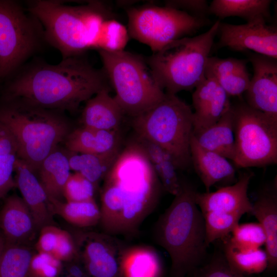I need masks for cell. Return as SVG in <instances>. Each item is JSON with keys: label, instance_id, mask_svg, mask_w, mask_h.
Listing matches in <instances>:
<instances>
[{"label": "cell", "instance_id": "cell-1", "mask_svg": "<svg viewBox=\"0 0 277 277\" xmlns=\"http://www.w3.org/2000/svg\"><path fill=\"white\" fill-rule=\"evenodd\" d=\"M100 223L105 233H135L158 202L161 183L136 141L120 153L104 179Z\"/></svg>", "mask_w": 277, "mask_h": 277}, {"label": "cell", "instance_id": "cell-2", "mask_svg": "<svg viewBox=\"0 0 277 277\" xmlns=\"http://www.w3.org/2000/svg\"><path fill=\"white\" fill-rule=\"evenodd\" d=\"M104 71L81 55L64 58L56 65L34 66L16 76L5 93L17 101L41 108L72 111L102 89L108 87Z\"/></svg>", "mask_w": 277, "mask_h": 277}, {"label": "cell", "instance_id": "cell-3", "mask_svg": "<svg viewBox=\"0 0 277 277\" xmlns=\"http://www.w3.org/2000/svg\"><path fill=\"white\" fill-rule=\"evenodd\" d=\"M196 192L192 185L182 182L155 226V240L169 255L174 277L188 275L206 258L204 220L195 202Z\"/></svg>", "mask_w": 277, "mask_h": 277}, {"label": "cell", "instance_id": "cell-4", "mask_svg": "<svg viewBox=\"0 0 277 277\" xmlns=\"http://www.w3.org/2000/svg\"><path fill=\"white\" fill-rule=\"evenodd\" d=\"M29 11L41 25L43 37L63 58L95 48L103 23L113 18L109 7L99 2L70 6L60 1L38 0L30 3Z\"/></svg>", "mask_w": 277, "mask_h": 277}, {"label": "cell", "instance_id": "cell-5", "mask_svg": "<svg viewBox=\"0 0 277 277\" xmlns=\"http://www.w3.org/2000/svg\"><path fill=\"white\" fill-rule=\"evenodd\" d=\"M0 108V121L13 134L17 157L35 172L69 133L67 122L51 110L13 101Z\"/></svg>", "mask_w": 277, "mask_h": 277}, {"label": "cell", "instance_id": "cell-6", "mask_svg": "<svg viewBox=\"0 0 277 277\" xmlns=\"http://www.w3.org/2000/svg\"><path fill=\"white\" fill-rule=\"evenodd\" d=\"M220 21L206 32L173 41L145 60L159 87L175 94L191 90L204 78L206 66Z\"/></svg>", "mask_w": 277, "mask_h": 277}, {"label": "cell", "instance_id": "cell-7", "mask_svg": "<svg viewBox=\"0 0 277 277\" xmlns=\"http://www.w3.org/2000/svg\"><path fill=\"white\" fill-rule=\"evenodd\" d=\"M193 112L176 95L165 93L157 104L133 117L137 137L163 148L174 158L179 169L191 164L190 142Z\"/></svg>", "mask_w": 277, "mask_h": 277}, {"label": "cell", "instance_id": "cell-8", "mask_svg": "<svg viewBox=\"0 0 277 277\" xmlns=\"http://www.w3.org/2000/svg\"><path fill=\"white\" fill-rule=\"evenodd\" d=\"M98 52L104 71L115 91L114 97L124 114L135 117L164 97L165 92L142 57L124 51Z\"/></svg>", "mask_w": 277, "mask_h": 277}, {"label": "cell", "instance_id": "cell-9", "mask_svg": "<svg viewBox=\"0 0 277 277\" xmlns=\"http://www.w3.org/2000/svg\"><path fill=\"white\" fill-rule=\"evenodd\" d=\"M235 155L238 168L263 167L277 163V120L240 101L232 105Z\"/></svg>", "mask_w": 277, "mask_h": 277}, {"label": "cell", "instance_id": "cell-10", "mask_svg": "<svg viewBox=\"0 0 277 277\" xmlns=\"http://www.w3.org/2000/svg\"><path fill=\"white\" fill-rule=\"evenodd\" d=\"M128 31L156 52L169 43L195 33L208 21L168 6L146 5L127 10Z\"/></svg>", "mask_w": 277, "mask_h": 277}, {"label": "cell", "instance_id": "cell-11", "mask_svg": "<svg viewBox=\"0 0 277 277\" xmlns=\"http://www.w3.org/2000/svg\"><path fill=\"white\" fill-rule=\"evenodd\" d=\"M41 35L38 22L17 2L0 0V82L35 51Z\"/></svg>", "mask_w": 277, "mask_h": 277}, {"label": "cell", "instance_id": "cell-12", "mask_svg": "<svg viewBox=\"0 0 277 277\" xmlns=\"http://www.w3.org/2000/svg\"><path fill=\"white\" fill-rule=\"evenodd\" d=\"M220 39L217 47H228L236 51L254 53L277 58V30L265 19H257L242 25L220 22Z\"/></svg>", "mask_w": 277, "mask_h": 277}, {"label": "cell", "instance_id": "cell-13", "mask_svg": "<svg viewBox=\"0 0 277 277\" xmlns=\"http://www.w3.org/2000/svg\"><path fill=\"white\" fill-rule=\"evenodd\" d=\"M78 258L92 277H116L124 246L107 233L79 232L75 241Z\"/></svg>", "mask_w": 277, "mask_h": 277}, {"label": "cell", "instance_id": "cell-14", "mask_svg": "<svg viewBox=\"0 0 277 277\" xmlns=\"http://www.w3.org/2000/svg\"><path fill=\"white\" fill-rule=\"evenodd\" d=\"M253 74L245 91L250 107L277 120V61L265 55L247 52Z\"/></svg>", "mask_w": 277, "mask_h": 277}, {"label": "cell", "instance_id": "cell-15", "mask_svg": "<svg viewBox=\"0 0 277 277\" xmlns=\"http://www.w3.org/2000/svg\"><path fill=\"white\" fill-rule=\"evenodd\" d=\"M193 134L216 123L230 108L229 96L212 78L205 76L192 95Z\"/></svg>", "mask_w": 277, "mask_h": 277}, {"label": "cell", "instance_id": "cell-16", "mask_svg": "<svg viewBox=\"0 0 277 277\" xmlns=\"http://www.w3.org/2000/svg\"><path fill=\"white\" fill-rule=\"evenodd\" d=\"M253 173L244 172L233 184L222 187L213 192L196 191L195 202L202 213L208 212L251 213L252 204L248 189Z\"/></svg>", "mask_w": 277, "mask_h": 277}, {"label": "cell", "instance_id": "cell-17", "mask_svg": "<svg viewBox=\"0 0 277 277\" xmlns=\"http://www.w3.org/2000/svg\"><path fill=\"white\" fill-rule=\"evenodd\" d=\"M0 231L6 245L28 246L37 229L26 204L16 194L7 197L0 210Z\"/></svg>", "mask_w": 277, "mask_h": 277}, {"label": "cell", "instance_id": "cell-18", "mask_svg": "<svg viewBox=\"0 0 277 277\" xmlns=\"http://www.w3.org/2000/svg\"><path fill=\"white\" fill-rule=\"evenodd\" d=\"M14 172L16 187L31 212L37 230L45 226L55 225L48 196L35 173L17 157Z\"/></svg>", "mask_w": 277, "mask_h": 277}, {"label": "cell", "instance_id": "cell-19", "mask_svg": "<svg viewBox=\"0 0 277 277\" xmlns=\"http://www.w3.org/2000/svg\"><path fill=\"white\" fill-rule=\"evenodd\" d=\"M276 180L259 194L252 204L251 214L258 220L266 236L265 251L268 257L267 269L277 266V185Z\"/></svg>", "mask_w": 277, "mask_h": 277}, {"label": "cell", "instance_id": "cell-20", "mask_svg": "<svg viewBox=\"0 0 277 277\" xmlns=\"http://www.w3.org/2000/svg\"><path fill=\"white\" fill-rule=\"evenodd\" d=\"M191 164L206 192L216 184L235 179V168L226 158L202 147L193 134L190 142Z\"/></svg>", "mask_w": 277, "mask_h": 277}, {"label": "cell", "instance_id": "cell-21", "mask_svg": "<svg viewBox=\"0 0 277 277\" xmlns=\"http://www.w3.org/2000/svg\"><path fill=\"white\" fill-rule=\"evenodd\" d=\"M205 76L213 78L229 96H240L245 93L250 82L247 61L232 57L209 56Z\"/></svg>", "mask_w": 277, "mask_h": 277}, {"label": "cell", "instance_id": "cell-22", "mask_svg": "<svg viewBox=\"0 0 277 277\" xmlns=\"http://www.w3.org/2000/svg\"><path fill=\"white\" fill-rule=\"evenodd\" d=\"M124 113L109 88L99 91L86 101L81 115L84 126L98 130H119Z\"/></svg>", "mask_w": 277, "mask_h": 277}, {"label": "cell", "instance_id": "cell-23", "mask_svg": "<svg viewBox=\"0 0 277 277\" xmlns=\"http://www.w3.org/2000/svg\"><path fill=\"white\" fill-rule=\"evenodd\" d=\"M118 130H98L86 126L69 132L65 140L70 152L100 154L120 148Z\"/></svg>", "mask_w": 277, "mask_h": 277}, {"label": "cell", "instance_id": "cell-24", "mask_svg": "<svg viewBox=\"0 0 277 277\" xmlns=\"http://www.w3.org/2000/svg\"><path fill=\"white\" fill-rule=\"evenodd\" d=\"M193 136L203 148L233 161L235 155V135L232 105L216 123Z\"/></svg>", "mask_w": 277, "mask_h": 277}, {"label": "cell", "instance_id": "cell-25", "mask_svg": "<svg viewBox=\"0 0 277 277\" xmlns=\"http://www.w3.org/2000/svg\"><path fill=\"white\" fill-rule=\"evenodd\" d=\"M136 141L145 151L163 188L175 195L182 188L177 170L179 169L172 156L161 147L146 140L136 137Z\"/></svg>", "mask_w": 277, "mask_h": 277}, {"label": "cell", "instance_id": "cell-26", "mask_svg": "<svg viewBox=\"0 0 277 277\" xmlns=\"http://www.w3.org/2000/svg\"><path fill=\"white\" fill-rule=\"evenodd\" d=\"M70 170L68 155L56 149L43 161L38 170L39 181L48 198L61 200Z\"/></svg>", "mask_w": 277, "mask_h": 277}, {"label": "cell", "instance_id": "cell-27", "mask_svg": "<svg viewBox=\"0 0 277 277\" xmlns=\"http://www.w3.org/2000/svg\"><path fill=\"white\" fill-rule=\"evenodd\" d=\"M120 148L100 154L70 152V169L81 174L96 187L104 180L120 153Z\"/></svg>", "mask_w": 277, "mask_h": 277}, {"label": "cell", "instance_id": "cell-28", "mask_svg": "<svg viewBox=\"0 0 277 277\" xmlns=\"http://www.w3.org/2000/svg\"><path fill=\"white\" fill-rule=\"evenodd\" d=\"M121 264L127 277H159L161 261L158 253L147 246L124 247Z\"/></svg>", "mask_w": 277, "mask_h": 277}, {"label": "cell", "instance_id": "cell-29", "mask_svg": "<svg viewBox=\"0 0 277 277\" xmlns=\"http://www.w3.org/2000/svg\"><path fill=\"white\" fill-rule=\"evenodd\" d=\"M270 0H214L209 6V13L223 19L238 16L247 22L267 19L270 17Z\"/></svg>", "mask_w": 277, "mask_h": 277}, {"label": "cell", "instance_id": "cell-30", "mask_svg": "<svg viewBox=\"0 0 277 277\" xmlns=\"http://www.w3.org/2000/svg\"><path fill=\"white\" fill-rule=\"evenodd\" d=\"M49 208L53 215L61 216L68 223L80 228L93 226L100 223V208L94 199L77 202H64L48 198Z\"/></svg>", "mask_w": 277, "mask_h": 277}, {"label": "cell", "instance_id": "cell-31", "mask_svg": "<svg viewBox=\"0 0 277 277\" xmlns=\"http://www.w3.org/2000/svg\"><path fill=\"white\" fill-rule=\"evenodd\" d=\"M225 241L223 254L230 266L246 276L260 273L267 269L268 257L262 249H243L235 246L228 238Z\"/></svg>", "mask_w": 277, "mask_h": 277}, {"label": "cell", "instance_id": "cell-32", "mask_svg": "<svg viewBox=\"0 0 277 277\" xmlns=\"http://www.w3.org/2000/svg\"><path fill=\"white\" fill-rule=\"evenodd\" d=\"M33 254L29 246L5 244L0 260V277H31Z\"/></svg>", "mask_w": 277, "mask_h": 277}, {"label": "cell", "instance_id": "cell-33", "mask_svg": "<svg viewBox=\"0 0 277 277\" xmlns=\"http://www.w3.org/2000/svg\"><path fill=\"white\" fill-rule=\"evenodd\" d=\"M204 220L207 246L219 239H224L239 224L243 215L235 213L208 212L202 213Z\"/></svg>", "mask_w": 277, "mask_h": 277}, {"label": "cell", "instance_id": "cell-34", "mask_svg": "<svg viewBox=\"0 0 277 277\" xmlns=\"http://www.w3.org/2000/svg\"><path fill=\"white\" fill-rule=\"evenodd\" d=\"M128 29L114 18L103 23L98 35L95 48L108 52L124 51L129 40Z\"/></svg>", "mask_w": 277, "mask_h": 277}, {"label": "cell", "instance_id": "cell-35", "mask_svg": "<svg viewBox=\"0 0 277 277\" xmlns=\"http://www.w3.org/2000/svg\"><path fill=\"white\" fill-rule=\"evenodd\" d=\"M230 234V242L240 248H260L266 242L265 231L258 222L239 224Z\"/></svg>", "mask_w": 277, "mask_h": 277}, {"label": "cell", "instance_id": "cell-36", "mask_svg": "<svg viewBox=\"0 0 277 277\" xmlns=\"http://www.w3.org/2000/svg\"><path fill=\"white\" fill-rule=\"evenodd\" d=\"M190 277H249L239 273L229 264L223 252H217L192 271Z\"/></svg>", "mask_w": 277, "mask_h": 277}, {"label": "cell", "instance_id": "cell-37", "mask_svg": "<svg viewBox=\"0 0 277 277\" xmlns=\"http://www.w3.org/2000/svg\"><path fill=\"white\" fill-rule=\"evenodd\" d=\"M95 188L93 183L80 173H71L64 188L63 196L68 202L93 200Z\"/></svg>", "mask_w": 277, "mask_h": 277}, {"label": "cell", "instance_id": "cell-38", "mask_svg": "<svg viewBox=\"0 0 277 277\" xmlns=\"http://www.w3.org/2000/svg\"><path fill=\"white\" fill-rule=\"evenodd\" d=\"M62 262L50 254L33 253L30 262L31 277H58Z\"/></svg>", "mask_w": 277, "mask_h": 277}, {"label": "cell", "instance_id": "cell-39", "mask_svg": "<svg viewBox=\"0 0 277 277\" xmlns=\"http://www.w3.org/2000/svg\"><path fill=\"white\" fill-rule=\"evenodd\" d=\"M16 159L17 155L14 154L0 155V199L16 187L13 176Z\"/></svg>", "mask_w": 277, "mask_h": 277}, {"label": "cell", "instance_id": "cell-40", "mask_svg": "<svg viewBox=\"0 0 277 277\" xmlns=\"http://www.w3.org/2000/svg\"><path fill=\"white\" fill-rule=\"evenodd\" d=\"M52 255L62 262L78 258L75 241L68 231L60 229Z\"/></svg>", "mask_w": 277, "mask_h": 277}, {"label": "cell", "instance_id": "cell-41", "mask_svg": "<svg viewBox=\"0 0 277 277\" xmlns=\"http://www.w3.org/2000/svg\"><path fill=\"white\" fill-rule=\"evenodd\" d=\"M165 6L184 11L201 18H206L209 13V5L205 0L167 1Z\"/></svg>", "mask_w": 277, "mask_h": 277}, {"label": "cell", "instance_id": "cell-42", "mask_svg": "<svg viewBox=\"0 0 277 277\" xmlns=\"http://www.w3.org/2000/svg\"><path fill=\"white\" fill-rule=\"evenodd\" d=\"M60 228L55 225L42 227L35 244L37 252L52 254L57 241Z\"/></svg>", "mask_w": 277, "mask_h": 277}, {"label": "cell", "instance_id": "cell-43", "mask_svg": "<svg viewBox=\"0 0 277 277\" xmlns=\"http://www.w3.org/2000/svg\"><path fill=\"white\" fill-rule=\"evenodd\" d=\"M17 145L9 129L0 121V155L17 154Z\"/></svg>", "mask_w": 277, "mask_h": 277}, {"label": "cell", "instance_id": "cell-44", "mask_svg": "<svg viewBox=\"0 0 277 277\" xmlns=\"http://www.w3.org/2000/svg\"><path fill=\"white\" fill-rule=\"evenodd\" d=\"M5 246V240L0 231V260H1V258Z\"/></svg>", "mask_w": 277, "mask_h": 277}, {"label": "cell", "instance_id": "cell-45", "mask_svg": "<svg viewBox=\"0 0 277 277\" xmlns=\"http://www.w3.org/2000/svg\"><path fill=\"white\" fill-rule=\"evenodd\" d=\"M64 277H70V276H64Z\"/></svg>", "mask_w": 277, "mask_h": 277}]
</instances>
